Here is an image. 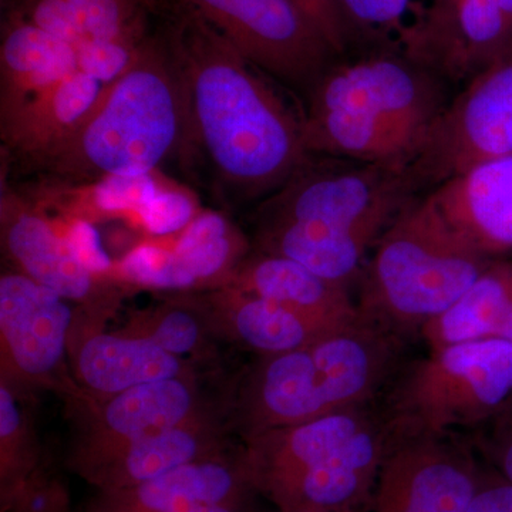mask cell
<instances>
[{
	"instance_id": "cell-1",
	"label": "cell",
	"mask_w": 512,
	"mask_h": 512,
	"mask_svg": "<svg viewBox=\"0 0 512 512\" xmlns=\"http://www.w3.org/2000/svg\"><path fill=\"white\" fill-rule=\"evenodd\" d=\"M183 83L185 160L201 156L218 185L238 200L278 191L309 156L303 113L200 16L178 5L164 35Z\"/></svg>"
},
{
	"instance_id": "cell-30",
	"label": "cell",
	"mask_w": 512,
	"mask_h": 512,
	"mask_svg": "<svg viewBox=\"0 0 512 512\" xmlns=\"http://www.w3.org/2000/svg\"><path fill=\"white\" fill-rule=\"evenodd\" d=\"M19 15L37 28L76 47L87 42L82 26L64 0H23Z\"/></svg>"
},
{
	"instance_id": "cell-3",
	"label": "cell",
	"mask_w": 512,
	"mask_h": 512,
	"mask_svg": "<svg viewBox=\"0 0 512 512\" xmlns=\"http://www.w3.org/2000/svg\"><path fill=\"white\" fill-rule=\"evenodd\" d=\"M443 82L406 55L330 67L308 92L306 153L409 167L448 103Z\"/></svg>"
},
{
	"instance_id": "cell-8",
	"label": "cell",
	"mask_w": 512,
	"mask_h": 512,
	"mask_svg": "<svg viewBox=\"0 0 512 512\" xmlns=\"http://www.w3.org/2000/svg\"><path fill=\"white\" fill-rule=\"evenodd\" d=\"M387 387L382 410L397 439L484 427L512 397V343L484 339L431 349L400 367Z\"/></svg>"
},
{
	"instance_id": "cell-4",
	"label": "cell",
	"mask_w": 512,
	"mask_h": 512,
	"mask_svg": "<svg viewBox=\"0 0 512 512\" xmlns=\"http://www.w3.org/2000/svg\"><path fill=\"white\" fill-rule=\"evenodd\" d=\"M187 138V106L173 53L164 36H148L87 119L28 170L72 184L137 178L168 158H185Z\"/></svg>"
},
{
	"instance_id": "cell-31",
	"label": "cell",
	"mask_w": 512,
	"mask_h": 512,
	"mask_svg": "<svg viewBox=\"0 0 512 512\" xmlns=\"http://www.w3.org/2000/svg\"><path fill=\"white\" fill-rule=\"evenodd\" d=\"M478 450L487 466L512 484V397L503 410L484 426Z\"/></svg>"
},
{
	"instance_id": "cell-22",
	"label": "cell",
	"mask_w": 512,
	"mask_h": 512,
	"mask_svg": "<svg viewBox=\"0 0 512 512\" xmlns=\"http://www.w3.org/2000/svg\"><path fill=\"white\" fill-rule=\"evenodd\" d=\"M204 293L221 338L254 350L259 356L291 352L335 330L279 303L231 286Z\"/></svg>"
},
{
	"instance_id": "cell-6",
	"label": "cell",
	"mask_w": 512,
	"mask_h": 512,
	"mask_svg": "<svg viewBox=\"0 0 512 512\" xmlns=\"http://www.w3.org/2000/svg\"><path fill=\"white\" fill-rule=\"evenodd\" d=\"M369 404L242 437L256 494L278 511L356 512L372 500L392 427Z\"/></svg>"
},
{
	"instance_id": "cell-2",
	"label": "cell",
	"mask_w": 512,
	"mask_h": 512,
	"mask_svg": "<svg viewBox=\"0 0 512 512\" xmlns=\"http://www.w3.org/2000/svg\"><path fill=\"white\" fill-rule=\"evenodd\" d=\"M312 158L256 211V251L292 259L349 288L369 249L419 188L404 165Z\"/></svg>"
},
{
	"instance_id": "cell-10",
	"label": "cell",
	"mask_w": 512,
	"mask_h": 512,
	"mask_svg": "<svg viewBox=\"0 0 512 512\" xmlns=\"http://www.w3.org/2000/svg\"><path fill=\"white\" fill-rule=\"evenodd\" d=\"M512 156V52L495 60L448 101L409 165L421 190L478 164Z\"/></svg>"
},
{
	"instance_id": "cell-28",
	"label": "cell",
	"mask_w": 512,
	"mask_h": 512,
	"mask_svg": "<svg viewBox=\"0 0 512 512\" xmlns=\"http://www.w3.org/2000/svg\"><path fill=\"white\" fill-rule=\"evenodd\" d=\"M346 23L372 32H394L400 37L406 30L407 12L412 0H338Z\"/></svg>"
},
{
	"instance_id": "cell-23",
	"label": "cell",
	"mask_w": 512,
	"mask_h": 512,
	"mask_svg": "<svg viewBox=\"0 0 512 512\" xmlns=\"http://www.w3.org/2000/svg\"><path fill=\"white\" fill-rule=\"evenodd\" d=\"M420 335L431 349L471 340L512 343V259H494L463 296Z\"/></svg>"
},
{
	"instance_id": "cell-19",
	"label": "cell",
	"mask_w": 512,
	"mask_h": 512,
	"mask_svg": "<svg viewBox=\"0 0 512 512\" xmlns=\"http://www.w3.org/2000/svg\"><path fill=\"white\" fill-rule=\"evenodd\" d=\"M224 286L279 303L330 329L348 325L360 315L348 286L328 281L284 256L252 252Z\"/></svg>"
},
{
	"instance_id": "cell-34",
	"label": "cell",
	"mask_w": 512,
	"mask_h": 512,
	"mask_svg": "<svg viewBox=\"0 0 512 512\" xmlns=\"http://www.w3.org/2000/svg\"><path fill=\"white\" fill-rule=\"evenodd\" d=\"M278 512H286V511H278Z\"/></svg>"
},
{
	"instance_id": "cell-11",
	"label": "cell",
	"mask_w": 512,
	"mask_h": 512,
	"mask_svg": "<svg viewBox=\"0 0 512 512\" xmlns=\"http://www.w3.org/2000/svg\"><path fill=\"white\" fill-rule=\"evenodd\" d=\"M259 69L308 94L333 52L325 37L289 0H177Z\"/></svg>"
},
{
	"instance_id": "cell-21",
	"label": "cell",
	"mask_w": 512,
	"mask_h": 512,
	"mask_svg": "<svg viewBox=\"0 0 512 512\" xmlns=\"http://www.w3.org/2000/svg\"><path fill=\"white\" fill-rule=\"evenodd\" d=\"M76 70V47L16 12L3 28L0 45V120Z\"/></svg>"
},
{
	"instance_id": "cell-15",
	"label": "cell",
	"mask_w": 512,
	"mask_h": 512,
	"mask_svg": "<svg viewBox=\"0 0 512 512\" xmlns=\"http://www.w3.org/2000/svg\"><path fill=\"white\" fill-rule=\"evenodd\" d=\"M254 494L238 450L185 464L134 487L97 491L84 512H251Z\"/></svg>"
},
{
	"instance_id": "cell-5",
	"label": "cell",
	"mask_w": 512,
	"mask_h": 512,
	"mask_svg": "<svg viewBox=\"0 0 512 512\" xmlns=\"http://www.w3.org/2000/svg\"><path fill=\"white\" fill-rule=\"evenodd\" d=\"M403 336L360 313L308 345L259 356L232 396L242 437L365 406L400 369Z\"/></svg>"
},
{
	"instance_id": "cell-24",
	"label": "cell",
	"mask_w": 512,
	"mask_h": 512,
	"mask_svg": "<svg viewBox=\"0 0 512 512\" xmlns=\"http://www.w3.org/2000/svg\"><path fill=\"white\" fill-rule=\"evenodd\" d=\"M121 332L141 336L171 355L184 360L188 356L198 362L210 359L214 340L221 338L202 291L168 296L156 306L133 315Z\"/></svg>"
},
{
	"instance_id": "cell-33",
	"label": "cell",
	"mask_w": 512,
	"mask_h": 512,
	"mask_svg": "<svg viewBox=\"0 0 512 512\" xmlns=\"http://www.w3.org/2000/svg\"><path fill=\"white\" fill-rule=\"evenodd\" d=\"M468 512H512V484L487 466Z\"/></svg>"
},
{
	"instance_id": "cell-14",
	"label": "cell",
	"mask_w": 512,
	"mask_h": 512,
	"mask_svg": "<svg viewBox=\"0 0 512 512\" xmlns=\"http://www.w3.org/2000/svg\"><path fill=\"white\" fill-rule=\"evenodd\" d=\"M70 409L80 421L69 457L70 470L76 474L128 444L211 410L201 400L195 375L141 384L106 399L89 397Z\"/></svg>"
},
{
	"instance_id": "cell-20",
	"label": "cell",
	"mask_w": 512,
	"mask_h": 512,
	"mask_svg": "<svg viewBox=\"0 0 512 512\" xmlns=\"http://www.w3.org/2000/svg\"><path fill=\"white\" fill-rule=\"evenodd\" d=\"M109 84L76 70L0 120L8 161L29 168L76 130L99 103Z\"/></svg>"
},
{
	"instance_id": "cell-7",
	"label": "cell",
	"mask_w": 512,
	"mask_h": 512,
	"mask_svg": "<svg viewBox=\"0 0 512 512\" xmlns=\"http://www.w3.org/2000/svg\"><path fill=\"white\" fill-rule=\"evenodd\" d=\"M373 249L357 309L403 338L448 311L494 261L444 218L430 195L404 208Z\"/></svg>"
},
{
	"instance_id": "cell-12",
	"label": "cell",
	"mask_w": 512,
	"mask_h": 512,
	"mask_svg": "<svg viewBox=\"0 0 512 512\" xmlns=\"http://www.w3.org/2000/svg\"><path fill=\"white\" fill-rule=\"evenodd\" d=\"M0 241L9 266L76 303L100 323L119 303V281L93 272L39 205L2 183Z\"/></svg>"
},
{
	"instance_id": "cell-26",
	"label": "cell",
	"mask_w": 512,
	"mask_h": 512,
	"mask_svg": "<svg viewBox=\"0 0 512 512\" xmlns=\"http://www.w3.org/2000/svg\"><path fill=\"white\" fill-rule=\"evenodd\" d=\"M72 8L87 40L147 35L150 0H64Z\"/></svg>"
},
{
	"instance_id": "cell-9",
	"label": "cell",
	"mask_w": 512,
	"mask_h": 512,
	"mask_svg": "<svg viewBox=\"0 0 512 512\" xmlns=\"http://www.w3.org/2000/svg\"><path fill=\"white\" fill-rule=\"evenodd\" d=\"M76 303L8 266L0 275L2 377L29 393L53 390L69 406L87 399L74 379L70 342L80 309Z\"/></svg>"
},
{
	"instance_id": "cell-27",
	"label": "cell",
	"mask_w": 512,
	"mask_h": 512,
	"mask_svg": "<svg viewBox=\"0 0 512 512\" xmlns=\"http://www.w3.org/2000/svg\"><path fill=\"white\" fill-rule=\"evenodd\" d=\"M147 35H130L111 40H87L77 47V64L80 72L110 84L119 79L137 59Z\"/></svg>"
},
{
	"instance_id": "cell-25",
	"label": "cell",
	"mask_w": 512,
	"mask_h": 512,
	"mask_svg": "<svg viewBox=\"0 0 512 512\" xmlns=\"http://www.w3.org/2000/svg\"><path fill=\"white\" fill-rule=\"evenodd\" d=\"M23 392L0 379V501L12 500L40 464V448Z\"/></svg>"
},
{
	"instance_id": "cell-32",
	"label": "cell",
	"mask_w": 512,
	"mask_h": 512,
	"mask_svg": "<svg viewBox=\"0 0 512 512\" xmlns=\"http://www.w3.org/2000/svg\"><path fill=\"white\" fill-rule=\"evenodd\" d=\"M325 37L336 55H342L348 45L349 26L338 0H289Z\"/></svg>"
},
{
	"instance_id": "cell-18",
	"label": "cell",
	"mask_w": 512,
	"mask_h": 512,
	"mask_svg": "<svg viewBox=\"0 0 512 512\" xmlns=\"http://www.w3.org/2000/svg\"><path fill=\"white\" fill-rule=\"evenodd\" d=\"M444 218L485 256L512 252V156L478 164L431 190Z\"/></svg>"
},
{
	"instance_id": "cell-13",
	"label": "cell",
	"mask_w": 512,
	"mask_h": 512,
	"mask_svg": "<svg viewBox=\"0 0 512 512\" xmlns=\"http://www.w3.org/2000/svg\"><path fill=\"white\" fill-rule=\"evenodd\" d=\"M485 468L448 437L397 439L384 458L372 512H468Z\"/></svg>"
},
{
	"instance_id": "cell-16",
	"label": "cell",
	"mask_w": 512,
	"mask_h": 512,
	"mask_svg": "<svg viewBox=\"0 0 512 512\" xmlns=\"http://www.w3.org/2000/svg\"><path fill=\"white\" fill-rule=\"evenodd\" d=\"M74 379L87 396L106 399L158 380L195 375L190 362L130 333H107L82 309L70 342Z\"/></svg>"
},
{
	"instance_id": "cell-29",
	"label": "cell",
	"mask_w": 512,
	"mask_h": 512,
	"mask_svg": "<svg viewBox=\"0 0 512 512\" xmlns=\"http://www.w3.org/2000/svg\"><path fill=\"white\" fill-rule=\"evenodd\" d=\"M2 512H70L66 488L40 467L13 495Z\"/></svg>"
},
{
	"instance_id": "cell-17",
	"label": "cell",
	"mask_w": 512,
	"mask_h": 512,
	"mask_svg": "<svg viewBox=\"0 0 512 512\" xmlns=\"http://www.w3.org/2000/svg\"><path fill=\"white\" fill-rule=\"evenodd\" d=\"M228 427L208 410L187 423L114 451L77 473L97 491L121 490L164 476L175 468L228 454Z\"/></svg>"
}]
</instances>
